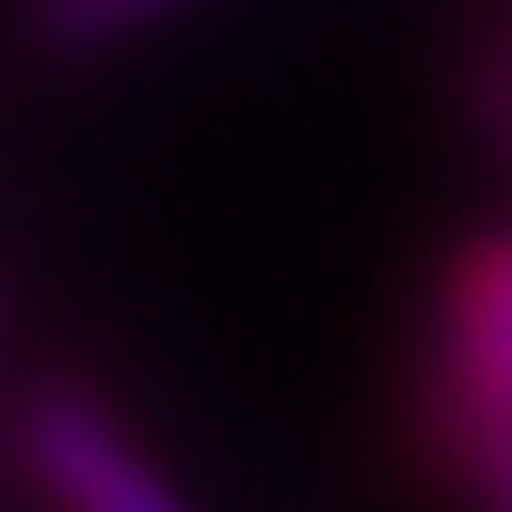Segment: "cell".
I'll use <instances>...</instances> for the list:
<instances>
[{
  "instance_id": "2",
  "label": "cell",
  "mask_w": 512,
  "mask_h": 512,
  "mask_svg": "<svg viewBox=\"0 0 512 512\" xmlns=\"http://www.w3.org/2000/svg\"><path fill=\"white\" fill-rule=\"evenodd\" d=\"M23 451H31L46 497L62 512H184L169 497V482L130 451L123 428L77 390H54V398L31 406Z\"/></svg>"
},
{
  "instance_id": "1",
  "label": "cell",
  "mask_w": 512,
  "mask_h": 512,
  "mask_svg": "<svg viewBox=\"0 0 512 512\" xmlns=\"http://www.w3.org/2000/svg\"><path fill=\"white\" fill-rule=\"evenodd\" d=\"M459 375V467L490 512H512V245L467 260L451 299Z\"/></svg>"
},
{
  "instance_id": "3",
  "label": "cell",
  "mask_w": 512,
  "mask_h": 512,
  "mask_svg": "<svg viewBox=\"0 0 512 512\" xmlns=\"http://www.w3.org/2000/svg\"><path fill=\"white\" fill-rule=\"evenodd\" d=\"M153 8H169V0H54V16L69 31H123V23L153 16Z\"/></svg>"
}]
</instances>
